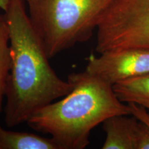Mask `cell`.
<instances>
[{"label": "cell", "instance_id": "cell-1", "mask_svg": "<svg viewBox=\"0 0 149 149\" xmlns=\"http://www.w3.org/2000/svg\"><path fill=\"white\" fill-rule=\"evenodd\" d=\"M10 31V69L6 87L5 122L15 127L72 90L71 83L61 79L50 65L24 0H10L4 10Z\"/></svg>", "mask_w": 149, "mask_h": 149}, {"label": "cell", "instance_id": "cell-2", "mask_svg": "<svg viewBox=\"0 0 149 149\" xmlns=\"http://www.w3.org/2000/svg\"><path fill=\"white\" fill-rule=\"evenodd\" d=\"M72 90L59 101L39 109L26 122L51 136L59 149H83L91 130L114 115H131L117 97L113 85L87 70L68 76Z\"/></svg>", "mask_w": 149, "mask_h": 149}, {"label": "cell", "instance_id": "cell-3", "mask_svg": "<svg viewBox=\"0 0 149 149\" xmlns=\"http://www.w3.org/2000/svg\"><path fill=\"white\" fill-rule=\"evenodd\" d=\"M50 59L88 41L113 0H24Z\"/></svg>", "mask_w": 149, "mask_h": 149}, {"label": "cell", "instance_id": "cell-4", "mask_svg": "<svg viewBox=\"0 0 149 149\" xmlns=\"http://www.w3.org/2000/svg\"><path fill=\"white\" fill-rule=\"evenodd\" d=\"M99 53L149 48V0H113L97 26Z\"/></svg>", "mask_w": 149, "mask_h": 149}, {"label": "cell", "instance_id": "cell-5", "mask_svg": "<svg viewBox=\"0 0 149 149\" xmlns=\"http://www.w3.org/2000/svg\"><path fill=\"white\" fill-rule=\"evenodd\" d=\"M86 70L113 86L149 72V48H133L91 55Z\"/></svg>", "mask_w": 149, "mask_h": 149}, {"label": "cell", "instance_id": "cell-6", "mask_svg": "<svg viewBox=\"0 0 149 149\" xmlns=\"http://www.w3.org/2000/svg\"><path fill=\"white\" fill-rule=\"evenodd\" d=\"M137 119L126 115L112 116L102 123L106 133L103 149H135V129Z\"/></svg>", "mask_w": 149, "mask_h": 149}, {"label": "cell", "instance_id": "cell-7", "mask_svg": "<svg viewBox=\"0 0 149 149\" xmlns=\"http://www.w3.org/2000/svg\"><path fill=\"white\" fill-rule=\"evenodd\" d=\"M113 86L121 102L138 104L149 110V72L122 80Z\"/></svg>", "mask_w": 149, "mask_h": 149}, {"label": "cell", "instance_id": "cell-8", "mask_svg": "<svg viewBox=\"0 0 149 149\" xmlns=\"http://www.w3.org/2000/svg\"><path fill=\"white\" fill-rule=\"evenodd\" d=\"M0 149H59L51 137L36 134L11 131L0 125Z\"/></svg>", "mask_w": 149, "mask_h": 149}, {"label": "cell", "instance_id": "cell-9", "mask_svg": "<svg viewBox=\"0 0 149 149\" xmlns=\"http://www.w3.org/2000/svg\"><path fill=\"white\" fill-rule=\"evenodd\" d=\"M2 10L0 8V10ZM10 31L5 15L0 13V113L2 111L6 87L10 69Z\"/></svg>", "mask_w": 149, "mask_h": 149}, {"label": "cell", "instance_id": "cell-10", "mask_svg": "<svg viewBox=\"0 0 149 149\" xmlns=\"http://www.w3.org/2000/svg\"><path fill=\"white\" fill-rule=\"evenodd\" d=\"M135 149H149V127L142 122H137L135 129Z\"/></svg>", "mask_w": 149, "mask_h": 149}, {"label": "cell", "instance_id": "cell-11", "mask_svg": "<svg viewBox=\"0 0 149 149\" xmlns=\"http://www.w3.org/2000/svg\"><path fill=\"white\" fill-rule=\"evenodd\" d=\"M10 0H0V8L4 11L8 6L9 2Z\"/></svg>", "mask_w": 149, "mask_h": 149}, {"label": "cell", "instance_id": "cell-12", "mask_svg": "<svg viewBox=\"0 0 149 149\" xmlns=\"http://www.w3.org/2000/svg\"><path fill=\"white\" fill-rule=\"evenodd\" d=\"M148 111H149V110H148Z\"/></svg>", "mask_w": 149, "mask_h": 149}]
</instances>
